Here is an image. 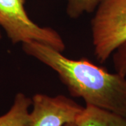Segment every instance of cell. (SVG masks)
I'll use <instances>...</instances> for the list:
<instances>
[{
    "label": "cell",
    "instance_id": "52a82bcc",
    "mask_svg": "<svg viewBox=\"0 0 126 126\" xmlns=\"http://www.w3.org/2000/svg\"><path fill=\"white\" fill-rule=\"evenodd\" d=\"M101 0H67L66 12L72 19H77L84 14L93 13Z\"/></svg>",
    "mask_w": 126,
    "mask_h": 126
},
{
    "label": "cell",
    "instance_id": "8fae6325",
    "mask_svg": "<svg viewBox=\"0 0 126 126\" xmlns=\"http://www.w3.org/2000/svg\"></svg>",
    "mask_w": 126,
    "mask_h": 126
},
{
    "label": "cell",
    "instance_id": "9c48e42d",
    "mask_svg": "<svg viewBox=\"0 0 126 126\" xmlns=\"http://www.w3.org/2000/svg\"><path fill=\"white\" fill-rule=\"evenodd\" d=\"M64 126H77L75 122H72V123H67L65 124Z\"/></svg>",
    "mask_w": 126,
    "mask_h": 126
},
{
    "label": "cell",
    "instance_id": "3957f363",
    "mask_svg": "<svg viewBox=\"0 0 126 126\" xmlns=\"http://www.w3.org/2000/svg\"><path fill=\"white\" fill-rule=\"evenodd\" d=\"M25 0H0V27L14 44L30 41L41 43L63 52L65 44L55 30L41 27L29 17L25 9Z\"/></svg>",
    "mask_w": 126,
    "mask_h": 126
},
{
    "label": "cell",
    "instance_id": "8992f818",
    "mask_svg": "<svg viewBox=\"0 0 126 126\" xmlns=\"http://www.w3.org/2000/svg\"><path fill=\"white\" fill-rule=\"evenodd\" d=\"M32 103L31 97L18 93L9 111L0 116V126H30Z\"/></svg>",
    "mask_w": 126,
    "mask_h": 126
},
{
    "label": "cell",
    "instance_id": "7a4b0ae2",
    "mask_svg": "<svg viewBox=\"0 0 126 126\" xmlns=\"http://www.w3.org/2000/svg\"><path fill=\"white\" fill-rule=\"evenodd\" d=\"M91 20L94 55L100 63L126 41V0H101Z\"/></svg>",
    "mask_w": 126,
    "mask_h": 126
},
{
    "label": "cell",
    "instance_id": "6da1fadb",
    "mask_svg": "<svg viewBox=\"0 0 126 126\" xmlns=\"http://www.w3.org/2000/svg\"><path fill=\"white\" fill-rule=\"evenodd\" d=\"M22 49L56 72L71 96L126 118V77L110 73L86 58H69L36 41L23 43Z\"/></svg>",
    "mask_w": 126,
    "mask_h": 126
},
{
    "label": "cell",
    "instance_id": "277c9868",
    "mask_svg": "<svg viewBox=\"0 0 126 126\" xmlns=\"http://www.w3.org/2000/svg\"><path fill=\"white\" fill-rule=\"evenodd\" d=\"M30 126H64L75 122L83 107L63 94L36 93L32 97Z\"/></svg>",
    "mask_w": 126,
    "mask_h": 126
},
{
    "label": "cell",
    "instance_id": "ba28073f",
    "mask_svg": "<svg viewBox=\"0 0 126 126\" xmlns=\"http://www.w3.org/2000/svg\"><path fill=\"white\" fill-rule=\"evenodd\" d=\"M111 58L115 72L126 77V41L114 50Z\"/></svg>",
    "mask_w": 126,
    "mask_h": 126
},
{
    "label": "cell",
    "instance_id": "5b68a950",
    "mask_svg": "<svg viewBox=\"0 0 126 126\" xmlns=\"http://www.w3.org/2000/svg\"><path fill=\"white\" fill-rule=\"evenodd\" d=\"M75 123L77 126H126V118L103 109L86 104Z\"/></svg>",
    "mask_w": 126,
    "mask_h": 126
},
{
    "label": "cell",
    "instance_id": "30bf717a",
    "mask_svg": "<svg viewBox=\"0 0 126 126\" xmlns=\"http://www.w3.org/2000/svg\"><path fill=\"white\" fill-rule=\"evenodd\" d=\"M1 39V31H0V41Z\"/></svg>",
    "mask_w": 126,
    "mask_h": 126
}]
</instances>
